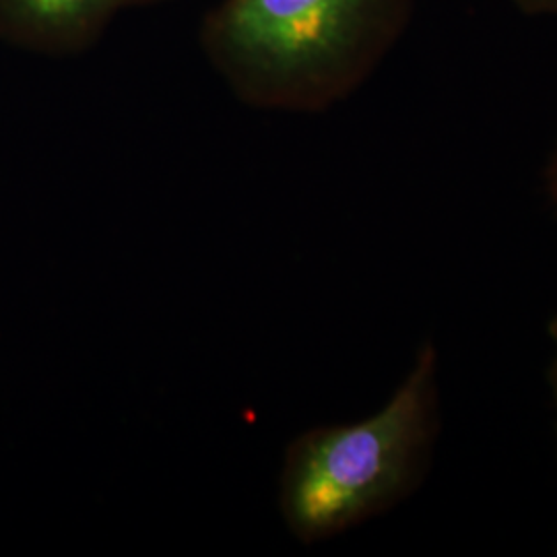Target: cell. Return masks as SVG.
Instances as JSON below:
<instances>
[{"label": "cell", "mask_w": 557, "mask_h": 557, "mask_svg": "<svg viewBox=\"0 0 557 557\" xmlns=\"http://www.w3.org/2000/svg\"><path fill=\"white\" fill-rule=\"evenodd\" d=\"M411 17L413 0H223L202 48L246 106L324 112L372 77Z\"/></svg>", "instance_id": "6da1fadb"}, {"label": "cell", "mask_w": 557, "mask_h": 557, "mask_svg": "<svg viewBox=\"0 0 557 557\" xmlns=\"http://www.w3.org/2000/svg\"><path fill=\"white\" fill-rule=\"evenodd\" d=\"M438 432V351L425 343L374 416L312 428L289 442L277 499L292 537L329 541L411 498L430 471Z\"/></svg>", "instance_id": "7a4b0ae2"}, {"label": "cell", "mask_w": 557, "mask_h": 557, "mask_svg": "<svg viewBox=\"0 0 557 557\" xmlns=\"http://www.w3.org/2000/svg\"><path fill=\"white\" fill-rule=\"evenodd\" d=\"M128 0H0V40L64 57L87 48Z\"/></svg>", "instance_id": "3957f363"}, {"label": "cell", "mask_w": 557, "mask_h": 557, "mask_svg": "<svg viewBox=\"0 0 557 557\" xmlns=\"http://www.w3.org/2000/svg\"><path fill=\"white\" fill-rule=\"evenodd\" d=\"M508 2L527 17L557 20V0H508Z\"/></svg>", "instance_id": "277c9868"}, {"label": "cell", "mask_w": 557, "mask_h": 557, "mask_svg": "<svg viewBox=\"0 0 557 557\" xmlns=\"http://www.w3.org/2000/svg\"><path fill=\"white\" fill-rule=\"evenodd\" d=\"M543 182H545V190H547L549 199L554 200L557 205V140L554 149H552V156L547 160V165H545Z\"/></svg>", "instance_id": "5b68a950"}, {"label": "cell", "mask_w": 557, "mask_h": 557, "mask_svg": "<svg viewBox=\"0 0 557 557\" xmlns=\"http://www.w3.org/2000/svg\"><path fill=\"white\" fill-rule=\"evenodd\" d=\"M549 337L556 345V358H554V366H552V388H554V397H556L557 407V319L552 322V329H549Z\"/></svg>", "instance_id": "8992f818"}, {"label": "cell", "mask_w": 557, "mask_h": 557, "mask_svg": "<svg viewBox=\"0 0 557 557\" xmlns=\"http://www.w3.org/2000/svg\"><path fill=\"white\" fill-rule=\"evenodd\" d=\"M149 2H160V0H128V7H139V4H149Z\"/></svg>", "instance_id": "52a82bcc"}]
</instances>
